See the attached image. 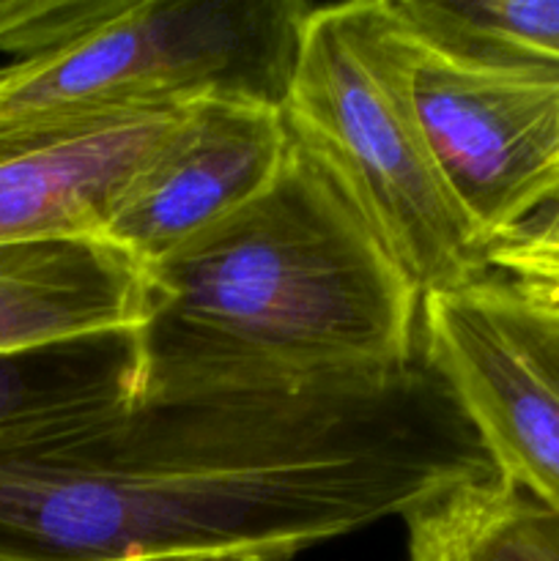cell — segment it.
<instances>
[{"label":"cell","mask_w":559,"mask_h":561,"mask_svg":"<svg viewBox=\"0 0 559 561\" xmlns=\"http://www.w3.org/2000/svg\"><path fill=\"white\" fill-rule=\"evenodd\" d=\"M288 146L283 104L247 96L190 104L121 192L104 239L151 266L261 195Z\"/></svg>","instance_id":"6"},{"label":"cell","mask_w":559,"mask_h":561,"mask_svg":"<svg viewBox=\"0 0 559 561\" xmlns=\"http://www.w3.org/2000/svg\"><path fill=\"white\" fill-rule=\"evenodd\" d=\"M299 0H60L0 66V153L212 96L283 104Z\"/></svg>","instance_id":"3"},{"label":"cell","mask_w":559,"mask_h":561,"mask_svg":"<svg viewBox=\"0 0 559 561\" xmlns=\"http://www.w3.org/2000/svg\"><path fill=\"white\" fill-rule=\"evenodd\" d=\"M60 0H0V47L9 49L11 42L49 14Z\"/></svg>","instance_id":"15"},{"label":"cell","mask_w":559,"mask_h":561,"mask_svg":"<svg viewBox=\"0 0 559 561\" xmlns=\"http://www.w3.org/2000/svg\"><path fill=\"white\" fill-rule=\"evenodd\" d=\"M146 268L137 398L378 381L422 359V296L294 137L261 195Z\"/></svg>","instance_id":"2"},{"label":"cell","mask_w":559,"mask_h":561,"mask_svg":"<svg viewBox=\"0 0 559 561\" xmlns=\"http://www.w3.org/2000/svg\"><path fill=\"white\" fill-rule=\"evenodd\" d=\"M395 27L433 162L488 250L529 222L557 184L559 71L453 58L411 38L398 22Z\"/></svg>","instance_id":"5"},{"label":"cell","mask_w":559,"mask_h":561,"mask_svg":"<svg viewBox=\"0 0 559 561\" xmlns=\"http://www.w3.org/2000/svg\"><path fill=\"white\" fill-rule=\"evenodd\" d=\"M513 236H521V239H529V241H540V244H559V175H557V184H554L551 197H548L546 206L524 222L521 228L510 230Z\"/></svg>","instance_id":"16"},{"label":"cell","mask_w":559,"mask_h":561,"mask_svg":"<svg viewBox=\"0 0 559 561\" xmlns=\"http://www.w3.org/2000/svg\"><path fill=\"white\" fill-rule=\"evenodd\" d=\"M425 47L477 64L559 71V0H387Z\"/></svg>","instance_id":"12"},{"label":"cell","mask_w":559,"mask_h":561,"mask_svg":"<svg viewBox=\"0 0 559 561\" xmlns=\"http://www.w3.org/2000/svg\"><path fill=\"white\" fill-rule=\"evenodd\" d=\"M0 561H14V559H0Z\"/></svg>","instance_id":"18"},{"label":"cell","mask_w":559,"mask_h":561,"mask_svg":"<svg viewBox=\"0 0 559 561\" xmlns=\"http://www.w3.org/2000/svg\"><path fill=\"white\" fill-rule=\"evenodd\" d=\"M146 294V263L104 236L0 244V354L137 332Z\"/></svg>","instance_id":"9"},{"label":"cell","mask_w":559,"mask_h":561,"mask_svg":"<svg viewBox=\"0 0 559 561\" xmlns=\"http://www.w3.org/2000/svg\"><path fill=\"white\" fill-rule=\"evenodd\" d=\"M486 274L559 329V244L502 236L486 250Z\"/></svg>","instance_id":"13"},{"label":"cell","mask_w":559,"mask_h":561,"mask_svg":"<svg viewBox=\"0 0 559 561\" xmlns=\"http://www.w3.org/2000/svg\"><path fill=\"white\" fill-rule=\"evenodd\" d=\"M493 474L422 359L378 381L135 398L0 433V559L294 561Z\"/></svg>","instance_id":"1"},{"label":"cell","mask_w":559,"mask_h":561,"mask_svg":"<svg viewBox=\"0 0 559 561\" xmlns=\"http://www.w3.org/2000/svg\"><path fill=\"white\" fill-rule=\"evenodd\" d=\"M129 561H263L247 557H168V559H129Z\"/></svg>","instance_id":"17"},{"label":"cell","mask_w":559,"mask_h":561,"mask_svg":"<svg viewBox=\"0 0 559 561\" xmlns=\"http://www.w3.org/2000/svg\"><path fill=\"white\" fill-rule=\"evenodd\" d=\"M475 290L482 305L502 323L504 332L529 356V362L540 370V376L559 392V329L551 327L537 312H532L529 307L521 305L491 274H482L480 279H475Z\"/></svg>","instance_id":"14"},{"label":"cell","mask_w":559,"mask_h":561,"mask_svg":"<svg viewBox=\"0 0 559 561\" xmlns=\"http://www.w3.org/2000/svg\"><path fill=\"white\" fill-rule=\"evenodd\" d=\"M283 115L290 137L354 197L422 299L486 274V250L444 186L417 121L387 0L307 9Z\"/></svg>","instance_id":"4"},{"label":"cell","mask_w":559,"mask_h":561,"mask_svg":"<svg viewBox=\"0 0 559 561\" xmlns=\"http://www.w3.org/2000/svg\"><path fill=\"white\" fill-rule=\"evenodd\" d=\"M422 362L447 383L502 477L559 515V392L475 285L422 299Z\"/></svg>","instance_id":"7"},{"label":"cell","mask_w":559,"mask_h":561,"mask_svg":"<svg viewBox=\"0 0 559 561\" xmlns=\"http://www.w3.org/2000/svg\"><path fill=\"white\" fill-rule=\"evenodd\" d=\"M137 394V332L0 354V433L96 414Z\"/></svg>","instance_id":"11"},{"label":"cell","mask_w":559,"mask_h":561,"mask_svg":"<svg viewBox=\"0 0 559 561\" xmlns=\"http://www.w3.org/2000/svg\"><path fill=\"white\" fill-rule=\"evenodd\" d=\"M406 561H559V515L493 474L403 518Z\"/></svg>","instance_id":"10"},{"label":"cell","mask_w":559,"mask_h":561,"mask_svg":"<svg viewBox=\"0 0 559 561\" xmlns=\"http://www.w3.org/2000/svg\"><path fill=\"white\" fill-rule=\"evenodd\" d=\"M184 110L102 121L0 153V244L104 236L121 192Z\"/></svg>","instance_id":"8"}]
</instances>
